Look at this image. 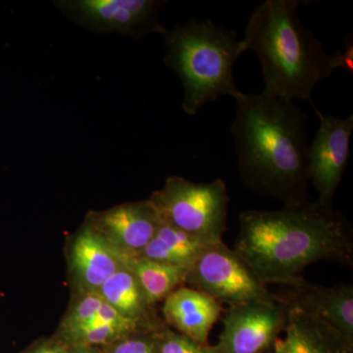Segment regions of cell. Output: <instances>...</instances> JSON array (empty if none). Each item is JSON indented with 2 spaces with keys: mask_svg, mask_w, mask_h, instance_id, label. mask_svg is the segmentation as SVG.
Instances as JSON below:
<instances>
[{
  "mask_svg": "<svg viewBox=\"0 0 353 353\" xmlns=\"http://www.w3.org/2000/svg\"><path fill=\"white\" fill-rule=\"evenodd\" d=\"M70 353H103L101 348L94 347H69Z\"/></svg>",
  "mask_w": 353,
  "mask_h": 353,
  "instance_id": "7402d4cb",
  "label": "cell"
},
{
  "mask_svg": "<svg viewBox=\"0 0 353 353\" xmlns=\"http://www.w3.org/2000/svg\"><path fill=\"white\" fill-rule=\"evenodd\" d=\"M97 294L123 318L143 328L157 330L165 325L155 312L154 306L148 303L138 280L125 264L104 282Z\"/></svg>",
  "mask_w": 353,
  "mask_h": 353,
  "instance_id": "9a60e30c",
  "label": "cell"
},
{
  "mask_svg": "<svg viewBox=\"0 0 353 353\" xmlns=\"http://www.w3.org/2000/svg\"><path fill=\"white\" fill-rule=\"evenodd\" d=\"M97 322L136 324L116 312L97 292H74L68 311L60 323L57 331H66Z\"/></svg>",
  "mask_w": 353,
  "mask_h": 353,
  "instance_id": "ac0fdd59",
  "label": "cell"
},
{
  "mask_svg": "<svg viewBox=\"0 0 353 353\" xmlns=\"http://www.w3.org/2000/svg\"><path fill=\"white\" fill-rule=\"evenodd\" d=\"M297 0H266L252 14L241 39L245 51L256 53L264 92L288 101H311L318 83L336 68L352 72V46L330 55L297 16Z\"/></svg>",
  "mask_w": 353,
  "mask_h": 353,
  "instance_id": "3957f363",
  "label": "cell"
},
{
  "mask_svg": "<svg viewBox=\"0 0 353 353\" xmlns=\"http://www.w3.org/2000/svg\"><path fill=\"white\" fill-rule=\"evenodd\" d=\"M185 284L229 306L279 299L223 241L205 246L189 267Z\"/></svg>",
  "mask_w": 353,
  "mask_h": 353,
  "instance_id": "8992f818",
  "label": "cell"
},
{
  "mask_svg": "<svg viewBox=\"0 0 353 353\" xmlns=\"http://www.w3.org/2000/svg\"><path fill=\"white\" fill-rule=\"evenodd\" d=\"M162 3L152 0H81L70 6L81 20L97 30L139 37L167 32L157 20Z\"/></svg>",
  "mask_w": 353,
  "mask_h": 353,
  "instance_id": "30bf717a",
  "label": "cell"
},
{
  "mask_svg": "<svg viewBox=\"0 0 353 353\" xmlns=\"http://www.w3.org/2000/svg\"><path fill=\"white\" fill-rule=\"evenodd\" d=\"M236 101L231 131L245 187L284 206L307 202L306 114L294 101L264 92Z\"/></svg>",
  "mask_w": 353,
  "mask_h": 353,
  "instance_id": "7a4b0ae2",
  "label": "cell"
},
{
  "mask_svg": "<svg viewBox=\"0 0 353 353\" xmlns=\"http://www.w3.org/2000/svg\"><path fill=\"white\" fill-rule=\"evenodd\" d=\"M164 323L178 333L208 345L209 334L221 315V304L196 289L181 285L163 301Z\"/></svg>",
  "mask_w": 353,
  "mask_h": 353,
  "instance_id": "4fadbf2b",
  "label": "cell"
},
{
  "mask_svg": "<svg viewBox=\"0 0 353 353\" xmlns=\"http://www.w3.org/2000/svg\"><path fill=\"white\" fill-rule=\"evenodd\" d=\"M23 353H70V347L57 336H53L36 341Z\"/></svg>",
  "mask_w": 353,
  "mask_h": 353,
  "instance_id": "44dd1931",
  "label": "cell"
},
{
  "mask_svg": "<svg viewBox=\"0 0 353 353\" xmlns=\"http://www.w3.org/2000/svg\"><path fill=\"white\" fill-rule=\"evenodd\" d=\"M208 245L161 221L152 241L137 257L189 268Z\"/></svg>",
  "mask_w": 353,
  "mask_h": 353,
  "instance_id": "2e32d148",
  "label": "cell"
},
{
  "mask_svg": "<svg viewBox=\"0 0 353 353\" xmlns=\"http://www.w3.org/2000/svg\"><path fill=\"white\" fill-rule=\"evenodd\" d=\"M234 250L265 285L294 287L318 261L352 267L353 234L345 216L317 202L241 213Z\"/></svg>",
  "mask_w": 353,
  "mask_h": 353,
  "instance_id": "6da1fadb",
  "label": "cell"
},
{
  "mask_svg": "<svg viewBox=\"0 0 353 353\" xmlns=\"http://www.w3.org/2000/svg\"><path fill=\"white\" fill-rule=\"evenodd\" d=\"M164 37L165 63L182 81L183 112L196 115L204 104L222 95L236 99L243 94L234 83L233 70L245 50L234 30L210 19L190 20L167 30Z\"/></svg>",
  "mask_w": 353,
  "mask_h": 353,
  "instance_id": "277c9868",
  "label": "cell"
},
{
  "mask_svg": "<svg viewBox=\"0 0 353 353\" xmlns=\"http://www.w3.org/2000/svg\"><path fill=\"white\" fill-rule=\"evenodd\" d=\"M160 219L206 243L222 241L227 232L228 196L224 181L194 183L169 176L148 199Z\"/></svg>",
  "mask_w": 353,
  "mask_h": 353,
  "instance_id": "5b68a950",
  "label": "cell"
},
{
  "mask_svg": "<svg viewBox=\"0 0 353 353\" xmlns=\"http://www.w3.org/2000/svg\"><path fill=\"white\" fill-rule=\"evenodd\" d=\"M69 272L74 292H97L123 260L87 222L77 232L68 253Z\"/></svg>",
  "mask_w": 353,
  "mask_h": 353,
  "instance_id": "7c38bea8",
  "label": "cell"
},
{
  "mask_svg": "<svg viewBox=\"0 0 353 353\" xmlns=\"http://www.w3.org/2000/svg\"><path fill=\"white\" fill-rule=\"evenodd\" d=\"M288 306V305H287ZM284 338L266 353H353V345L327 323L288 306Z\"/></svg>",
  "mask_w": 353,
  "mask_h": 353,
  "instance_id": "5bb4252c",
  "label": "cell"
},
{
  "mask_svg": "<svg viewBox=\"0 0 353 353\" xmlns=\"http://www.w3.org/2000/svg\"><path fill=\"white\" fill-rule=\"evenodd\" d=\"M85 222L124 259L139 256L152 241L161 219L148 199L90 212Z\"/></svg>",
  "mask_w": 353,
  "mask_h": 353,
  "instance_id": "9c48e42d",
  "label": "cell"
},
{
  "mask_svg": "<svg viewBox=\"0 0 353 353\" xmlns=\"http://www.w3.org/2000/svg\"><path fill=\"white\" fill-rule=\"evenodd\" d=\"M157 330H139L101 347L103 353H155Z\"/></svg>",
  "mask_w": 353,
  "mask_h": 353,
  "instance_id": "ffe728a7",
  "label": "cell"
},
{
  "mask_svg": "<svg viewBox=\"0 0 353 353\" xmlns=\"http://www.w3.org/2000/svg\"><path fill=\"white\" fill-rule=\"evenodd\" d=\"M279 296L290 307L327 323L353 345L352 284L324 287L304 281Z\"/></svg>",
  "mask_w": 353,
  "mask_h": 353,
  "instance_id": "8fae6325",
  "label": "cell"
},
{
  "mask_svg": "<svg viewBox=\"0 0 353 353\" xmlns=\"http://www.w3.org/2000/svg\"><path fill=\"white\" fill-rule=\"evenodd\" d=\"M313 108L319 117L320 126L312 145H308V180L318 194L315 202L331 208L350 157L353 115L340 119L324 115L314 105Z\"/></svg>",
  "mask_w": 353,
  "mask_h": 353,
  "instance_id": "ba28073f",
  "label": "cell"
},
{
  "mask_svg": "<svg viewBox=\"0 0 353 353\" xmlns=\"http://www.w3.org/2000/svg\"><path fill=\"white\" fill-rule=\"evenodd\" d=\"M122 260L138 280L152 306L164 301L172 292L185 284L189 268L172 266L141 257Z\"/></svg>",
  "mask_w": 353,
  "mask_h": 353,
  "instance_id": "e0dca14e",
  "label": "cell"
},
{
  "mask_svg": "<svg viewBox=\"0 0 353 353\" xmlns=\"http://www.w3.org/2000/svg\"><path fill=\"white\" fill-rule=\"evenodd\" d=\"M155 353H216L214 345L197 343L166 324L155 332Z\"/></svg>",
  "mask_w": 353,
  "mask_h": 353,
  "instance_id": "d6986e66",
  "label": "cell"
},
{
  "mask_svg": "<svg viewBox=\"0 0 353 353\" xmlns=\"http://www.w3.org/2000/svg\"><path fill=\"white\" fill-rule=\"evenodd\" d=\"M288 306L279 296L228 308L216 353H266L287 324Z\"/></svg>",
  "mask_w": 353,
  "mask_h": 353,
  "instance_id": "52a82bcc",
  "label": "cell"
}]
</instances>
